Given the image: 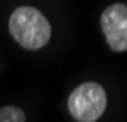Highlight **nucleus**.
Returning a JSON list of instances; mask_svg holds the SVG:
<instances>
[{"label": "nucleus", "mask_w": 127, "mask_h": 122, "mask_svg": "<svg viewBox=\"0 0 127 122\" xmlns=\"http://www.w3.org/2000/svg\"><path fill=\"white\" fill-rule=\"evenodd\" d=\"M9 34L14 42L26 51H39L53 37L49 19L37 7L19 5L9 15Z\"/></svg>", "instance_id": "f257e3e1"}, {"label": "nucleus", "mask_w": 127, "mask_h": 122, "mask_svg": "<svg viewBox=\"0 0 127 122\" xmlns=\"http://www.w3.org/2000/svg\"><path fill=\"white\" fill-rule=\"evenodd\" d=\"M108 105L107 90L98 81H83L75 87L66 100V109L76 122H98Z\"/></svg>", "instance_id": "f03ea898"}, {"label": "nucleus", "mask_w": 127, "mask_h": 122, "mask_svg": "<svg viewBox=\"0 0 127 122\" xmlns=\"http://www.w3.org/2000/svg\"><path fill=\"white\" fill-rule=\"evenodd\" d=\"M100 29L105 42L114 53L127 51V5L110 3L100 14Z\"/></svg>", "instance_id": "7ed1b4c3"}, {"label": "nucleus", "mask_w": 127, "mask_h": 122, "mask_svg": "<svg viewBox=\"0 0 127 122\" xmlns=\"http://www.w3.org/2000/svg\"><path fill=\"white\" fill-rule=\"evenodd\" d=\"M0 122H27V114L19 105H2L0 107Z\"/></svg>", "instance_id": "20e7f679"}]
</instances>
